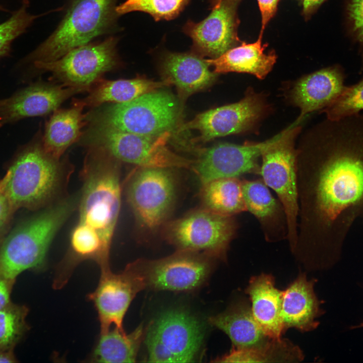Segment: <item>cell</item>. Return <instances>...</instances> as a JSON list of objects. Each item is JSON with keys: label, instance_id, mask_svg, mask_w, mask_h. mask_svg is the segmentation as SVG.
Wrapping results in <instances>:
<instances>
[{"label": "cell", "instance_id": "1", "mask_svg": "<svg viewBox=\"0 0 363 363\" xmlns=\"http://www.w3.org/2000/svg\"><path fill=\"white\" fill-rule=\"evenodd\" d=\"M328 120L319 143L297 157V233L291 253L313 268L339 260L351 226L363 218V114Z\"/></svg>", "mask_w": 363, "mask_h": 363}, {"label": "cell", "instance_id": "2", "mask_svg": "<svg viewBox=\"0 0 363 363\" xmlns=\"http://www.w3.org/2000/svg\"><path fill=\"white\" fill-rule=\"evenodd\" d=\"M88 149L78 223L98 235L103 252L109 257L120 209V162L100 149Z\"/></svg>", "mask_w": 363, "mask_h": 363}, {"label": "cell", "instance_id": "3", "mask_svg": "<svg viewBox=\"0 0 363 363\" xmlns=\"http://www.w3.org/2000/svg\"><path fill=\"white\" fill-rule=\"evenodd\" d=\"M73 207V201L59 202L13 230L0 245V274L16 280L23 272L41 267L54 236Z\"/></svg>", "mask_w": 363, "mask_h": 363}, {"label": "cell", "instance_id": "4", "mask_svg": "<svg viewBox=\"0 0 363 363\" xmlns=\"http://www.w3.org/2000/svg\"><path fill=\"white\" fill-rule=\"evenodd\" d=\"M178 108L171 94L156 90L127 102L92 108L86 113V120L90 125L157 137L173 129L179 116Z\"/></svg>", "mask_w": 363, "mask_h": 363}, {"label": "cell", "instance_id": "5", "mask_svg": "<svg viewBox=\"0 0 363 363\" xmlns=\"http://www.w3.org/2000/svg\"><path fill=\"white\" fill-rule=\"evenodd\" d=\"M63 166L60 159L45 151L42 137L27 146L7 171L5 189L14 212L50 200L60 183Z\"/></svg>", "mask_w": 363, "mask_h": 363}, {"label": "cell", "instance_id": "6", "mask_svg": "<svg viewBox=\"0 0 363 363\" xmlns=\"http://www.w3.org/2000/svg\"><path fill=\"white\" fill-rule=\"evenodd\" d=\"M116 0H74L53 33L30 55L35 62L59 58L113 28Z\"/></svg>", "mask_w": 363, "mask_h": 363}, {"label": "cell", "instance_id": "7", "mask_svg": "<svg viewBox=\"0 0 363 363\" xmlns=\"http://www.w3.org/2000/svg\"><path fill=\"white\" fill-rule=\"evenodd\" d=\"M169 133L151 137L90 125L79 141L88 148L105 152L120 162L138 167L192 168L194 161L178 155L167 147Z\"/></svg>", "mask_w": 363, "mask_h": 363}, {"label": "cell", "instance_id": "8", "mask_svg": "<svg viewBox=\"0 0 363 363\" xmlns=\"http://www.w3.org/2000/svg\"><path fill=\"white\" fill-rule=\"evenodd\" d=\"M297 120L280 133L262 152L259 174L273 190L284 208L287 221V238L290 251L296 241L298 221L297 157L294 138L299 127Z\"/></svg>", "mask_w": 363, "mask_h": 363}, {"label": "cell", "instance_id": "9", "mask_svg": "<svg viewBox=\"0 0 363 363\" xmlns=\"http://www.w3.org/2000/svg\"><path fill=\"white\" fill-rule=\"evenodd\" d=\"M165 239L178 250L201 253L225 260L237 224L233 216L220 215L204 208L165 222Z\"/></svg>", "mask_w": 363, "mask_h": 363}, {"label": "cell", "instance_id": "10", "mask_svg": "<svg viewBox=\"0 0 363 363\" xmlns=\"http://www.w3.org/2000/svg\"><path fill=\"white\" fill-rule=\"evenodd\" d=\"M203 337L202 325L193 316L183 310L166 311L152 323L146 334L148 361H193Z\"/></svg>", "mask_w": 363, "mask_h": 363}, {"label": "cell", "instance_id": "11", "mask_svg": "<svg viewBox=\"0 0 363 363\" xmlns=\"http://www.w3.org/2000/svg\"><path fill=\"white\" fill-rule=\"evenodd\" d=\"M172 169L139 167L129 180L128 202L138 225L147 232L163 226L172 208L176 190Z\"/></svg>", "mask_w": 363, "mask_h": 363}, {"label": "cell", "instance_id": "12", "mask_svg": "<svg viewBox=\"0 0 363 363\" xmlns=\"http://www.w3.org/2000/svg\"><path fill=\"white\" fill-rule=\"evenodd\" d=\"M117 39L109 37L96 44L76 47L56 60L35 62V66L51 73L62 84L89 92L106 73L117 69Z\"/></svg>", "mask_w": 363, "mask_h": 363}, {"label": "cell", "instance_id": "13", "mask_svg": "<svg viewBox=\"0 0 363 363\" xmlns=\"http://www.w3.org/2000/svg\"><path fill=\"white\" fill-rule=\"evenodd\" d=\"M147 286L139 261L130 263L119 273L101 270L96 289L89 294L98 315L101 333L113 325L123 329V321L136 295Z\"/></svg>", "mask_w": 363, "mask_h": 363}, {"label": "cell", "instance_id": "14", "mask_svg": "<svg viewBox=\"0 0 363 363\" xmlns=\"http://www.w3.org/2000/svg\"><path fill=\"white\" fill-rule=\"evenodd\" d=\"M204 254L178 250L154 260H139L147 286L158 290L186 291L200 286L211 270Z\"/></svg>", "mask_w": 363, "mask_h": 363}, {"label": "cell", "instance_id": "15", "mask_svg": "<svg viewBox=\"0 0 363 363\" xmlns=\"http://www.w3.org/2000/svg\"><path fill=\"white\" fill-rule=\"evenodd\" d=\"M260 143L244 145L221 143L202 152L192 169L202 184L223 177H238L248 173L259 174L258 161L263 151L278 137Z\"/></svg>", "mask_w": 363, "mask_h": 363}, {"label": "cell", "instance_id": "16", "mask_svg": "<svg viewBox=\"0 0 363 363\" xmlns=\"http://www.w3.org/2000/svg\"><path fill=\"white\" fill-rule=\"evenodd\" d=\"M241 1L222 0L202 21L186 23L183 30L192 40L193 51L213 58L243 42L238 36L237 9Z\"/></svg>", "mask_w": 363, "mask_h": 363}, {"label": "cell", "instance_id": "17", "mask_svg": "<svg viewBox=\"0 0 363 363\" xmlns=\"http://www.w3.org/2000/svg\"><path fill=\"white\" fill-rule=\"evenodd\" d=\"M265 108L262 97L250 92L237 102L198 114L181 130H197L200 138L206 142L249 129L262 116Z\"/></svg>", "mask_w": 363, "mask_h": 363}, {"label": "cell", "instance_id": "18", "mask_svg": "<svg viewBox=\"0 0 363 363\" xmlns=\"http://www.w3.org/2000/svg\"><path fill=\"white\" fill-rule=\"evenodd\" d=\"M84 89L44 82L37 83L6 99L0 108V125L53 112L66 100Z\"/></svg>", "mask_w": 363, "mask_h": 363}, {"label": "cell", "instance_id": "19", "mask_svg": "<svg viewBox=\"0 0 363 363\" xmlns=\"http://www.w3.org/2000/svg\"><path fill=\"white\" fill-rule=\"evenodd\" d=\"M316 282L302 273L282 290L281 318L285 332L293 328L305 332L318 326L316 319L323 314V310L314 291Z\"/></svg>", "mask_w": 363, "mask_h": 363}, {"label": "cell", "instance_id": "20", "mask_svg": "<svg viewBox=\"0 0 363 363\" xmlns=\"http://www.w3.org/2000/svg\"><path fill=\"white\" fill-rule=\"evenodd\" d=\"M345 75L338 66L321 69L299 80L294 86L291 98L301 110L297 120L308 113L325 108L340 95L345 87Z\"/></svg>", "mask_w": 363, "mask_h": 363}, {"label": "cell", "instance_id": "21", "mask_svg": "<svg viewBox=\"0 0 363 363\" xmlns=\"http://www.w3.org/2000/svg\"><path fill=\"white\" fill-rule=\"evenodd\" d=\"M247 211L258 221L266 240L276 243L286 239L287 226L283 206L271 194L262 180H241Z\"/></svg>", "mask_w": 363, "mask_h": 363}, {"label": "cell", "instance_id": "22", "mask_svg": "<svg viewBox=\"0 0 363 363\" xmlns=\"http://www.w3.org/2000/svg\"><path fill=\"white\" fill-rule=\"evenodd\" d=\"M206 59L196 52H167L163 57L161 69L164 80L174 85L182 97L209 86L216 74L210 70Z\"/></svg>", "mask_w": 363, "mask_h": 363}, {"label": "cell", "instance_id": "23", "mask_svg": "<svg viewBox=\"0 0 363 363\" xmlns=\"http://www.w3.org/2000/svg\"><path fill=\"white\" fill-rule=\"evenodd\" d=\"M245 292L249 296L253 315L264 333L280 338L285 332L281 318L282 290L275 285V278L262 273L251 278Z\"/></svg>", "mask_w": 363, "mask_h": 363}, {"label": "cell", "instance_id": "24", "mask_svg": "<svg viewBox=\"0 0 363 363\" xmlns=\"http://www.w3.org/2000/svg\"><path fill=\"white\" fill-rule=\"evenodd\" d=\"M209 322L228 336L233 348H258L272 339L264 333L257 323L251 305L247 300L233 304L225 311L209 318Z\"/></svg>", "mask_w": 363, "mask_h": 363}, {"label": "cell", "instance_id": "25", "mask_svg": "<svg viewBox=\"0 0 363 363\" xmlns=\"http://www.w3.org/2000/svg\"><path fill=\"white\" fill-rule=\"evenodd\" d=\"M263 36L259 35L256 41L247 43L243 42L220 56L206 59L213 72L216 74L237 72L252 74L258 78H265L276 63L274 51L264 52L267 44L262 45Z\"/></svg>", "mask_w": 363, "mask_h": 363}, {"label": "cell", "instance_id": "26", "mask_svg": "<svg viewBox=\"0 0 363 363\" xmlns=\"http://www.w3.org/2000/svg\"><path fill=\"white\" fill-rule=\"evenodd\" d=\"M83 103L78 99L69 108H57L47 122L42 137L43 148L53 158L60 159L67 149L81 138L87 123Z\"/></svg>", "mask_w": 363, "mask_h": 363}, {"label": "cell", "instance_id": "27", "mask_svg": "<svg viewBox=\"0 0 363 363\" xmlns=\"http://www.w3.org/2000/svg\"><path fill=\"white\" fill-rule=\"evenodd\" d=\"M171 85L166 80L154 81L142 78L106 80L101 79L80 99L85 107L92 108L106 103H122L131 101L158 88Z\"/></svg>", "mask_w": 363, "mask_h": 363}, {"label": "cell", "instance_id": "28", "mask_svg": "<svg viewBox=\"0 0 363 363\" xmlns=\"http://www.w3.org/2000/svg\"><path fill=\"white\" fill-rule=\"evenodd\" d=\"M202 185L200 193L203 208L224 216L247 211L241 180L237 177H223Z\"/></svg>", "mask_w": 363, "mask_h": 363}, {"label": "cell", "instance_id": "29", "mask_svg": "<svg viewBox=\"0 0 363 363\" xmlns=\"http://www.w3.org/2000/svg\"><path fill=\"white\" fill-rule=\"evenodd\" d=\"M143 335L142 325L129 334L117 327L102 333L92 359L97 362H135Z\"/></svg>", "mask_w": 363, "mask_h": 363}, {"label": "cell", "instance_id": "30", "mask_svg": "<svg viewBox=\"0 0 363 363\" xmlns=\"http://www.w3.org/2000/svg\"><path fill=\"white\" fill-rule=\"evenodd\" d=\"M304 358L299 348L289 340L272 338L265 345L254 348H232L215 361L222 362H298Z\"/></svg>", "mask_w": 363, "mask_h": 363}, {"label": "cell", "instance_id": "31", "mask_svg": "<svg viewBox=\"0 0 363 363\" xmlns=\"http://www.w3.org/2000/svg\"><path fill=\"white\" fill-rule=\"evenodd\" d=\"M28 309L11 302L0 310V352L13 348L28 330Z\"/></svg>", "mask_w": 363, "mask_h": 363}, {"label": "cell", "instance_id": "32", "mask_svg": "<svg viewBox=\"0 0 363 363\" xmlns=\"http://www.w3.org/2000/svg\"><path fill=\"white\" fill-rule=\"evenodd\" d=\"M190 0H127L116 6L118 16L140 11L151 15L155 20H170L176 18Z\"/></svg>", "mask_w": 363, "mask_h": 363}, {"label": "cell", "instance_id": "33", "mask_svg": "<svg viewBox=\"0 0 363 363\" xmlns=\"http://www.w3.org/2000/svg\"><path fill=\"white\" fill-rule=\"evenodd\" d=\"M363 110V78L357 83L346 86L324 112L330 120H336L359 113Z\"/></svg>", "mask_w": 363, "mask_h": 363}, {"label": "cell", "instance_id": "34", "mask_svg": "<svg viewBox=\"0 0 363 363\" xmlns=\"http://www.w3.org/2000/svg\"><path fill=\"white\" fill-rule=\"evenodd\" d=\"M28 6V2L24 0L21 7L0 24V57L8 54L12 41L24 32L37 17L27 12Z\"/></svg>", "mask_w": 363, "mask_h": 363}, {"label": "cell", "instance_id": "35", "mask_svg": "<svg viewBox=\"0 0 363 363\" xmlns=\"http://www.w3.org/2000/svg\"><path fill=\"white\" fill-rule=\"evenodd\" d=\"M347 12L352 33L363 46V0H350Z\"/></svg>", "mask_w": 363, "mask_h": 363}, {"label": "cell", "instance_id": "36", "mask_svg": "<svg viewBox=\"0 0 363 363\" xmlns=\"http://www.w3.org/2000/svg\"><path fill=\"white\" fill-rule=\"evenodd\" d=\"M7 178V172L5 176L0 180V235L14 212L5 189Z\"/></svg>", "mask_w": 363, "mask_h": 363}, {"label": "cell", "instance_id": "37", "mask_svg": "<svg viewBox=\"0 0 363 363\" xmlns=\"http://www.w3.org/2000/svg\"><path fill=\"white\" fill-rule=\"evenodd\" d=\"M279 1L257 0L261 15V29L260 35L263 36L265 27L276 13Z\"/></svg>", "mask_w": 363, "mask_h": 363}, {"label": "cell", "instance_id": "38", "mask_svg": "<svg viewBox=\"0 0 363 363\" xmlns=\"http://www.w3.org/2000/svg\"><path fill=\"white\" fill-rule=\"evenodd\" d=\"M15 282L0 274V310L11 302V294Z\"/></svg>", "mask_w": 363, "mask_h": 363}, {"label": "cell", "instance_id": "39", "mask_svg": "<svg viewBox=\"0 0 363 363\" xmlns=\"http://www.w3.org/2000/svg\"><path fill=\"white\" fill-rule=\"evenodd\" d=\"M16 361L13 350L0 352V362H15Z\"/></svg>", "mask_w": 363, "mask_h": 363}, {"label": "cell", "instance_id": "40", "mask_svg": "<svg viewBox=\"0 0 363 363\" xmlns=\"http://www.w3.org/2000/svg\"><path fill=\"white\" fill-rule=\"evenodd\" d=\"M222 0H210V6L212 9H215L219 6Z\"/></svg>", "mask_w": 363, "mask_h": 363}, {"label": "cell", "instance_id": "41", "mask_svg": "<svg viewBox=\"0 0 363 363\" xmlns=\"http://www.w3.org/2000/svg\"><path fill=\"white\" fill-rule=\"evenodd\" d=\"M363 328V321L359 323V324L352 326L351 329H356Z\"/></svg>", "mask_w": 363, "mask_h": 363}, {"label": "cell", "instance_id": "42", "mask_svg": "<svg viewBox=\"0 0 363 363\" xmlns=\"http://www.w3.org/2000/svg\"><path fill=\"white\" fill-rule=\"evenodd\" d=\"M5 101H6V99H4V100H0V108L4 104Z\"/></svg>", "mask_w": 363, "mask_h": 363}, {"label": "cell", "instance_id": "43", "mask_svg": "<svg viewBox=\"0 0 363 363\" xmlns=\"http://www.w3.org/2000/svg\"><path fill=\"white\" fill-rule=\"evenodd\" d=\"M0 10L4 11V10H5V9H4L2 7H1V6H0Z\"/></svg>", "mask_w": 363, "mask_h": 363}]
</instances>
